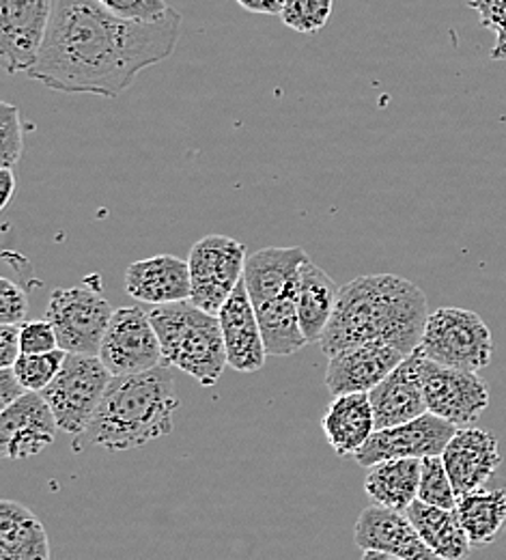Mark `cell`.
<instances>
[{
	"instance_id": "83f0119b",
	"label": "cell",
	"mask_w": 506,
	"mask_h": 560,
	"mask_svg": "<svg viewBox=\"0 0 506 560\" xmlns=\"http://www.w3.org/2000/svg\"><path fill=\"white\" fill-rule=\"evenodd\" d=\"M66 358L68 351L61 348L46 353H22L13 364V371L26 390L42 393L59 375V371L66 364Z\"/></svg>"
},
{
	"instance_id": "e575fe53",
	"label": "cell",
	"mask_w": 506,
	"mask_h": 560,
	"mask_svg": "<svg viewBox=\"0 0 506 560\" xmlns=\"http://www.w3.org/2000/svg\"><path fill=\"white\" fill-rule=\"evenodd\" d=\"M28 311V298L26 291L11 282L9 279H0V324H24Z\"/></svg>"
},
{
	"instance_id": "4fadbf2b",
	"label": "cell",
	"mask_w": 506,
	"mask_h": 560,
	"mask_svg": "<svg viewBox=\"0 0 506 560\" xmlns=\"http://www.w3.org/2000/svg\"><path fill=\"white\" fill-rule=\"evenodd\" d=\"M59 422L42 393H26L0 412V451L4 459H26L46 451Z\"/></svg>"
},
{
	"instance_id": "52a82bcc",
	"label": "cell",
	"mask_w": 506,
	"mask_h": 560,
	"mask_svg": "<svg viewBox=\"0 0 506 560\" xmlns=\"http://www.w3.org/2000/svg\"><path fill=\"white\" fill-rule=\"evenodd\" d=\"M115 308L89 287H61L48 300L46 319L59 337V348L68 353L99 355V348Z\"/></svg>"
},
{
	"instance_id": "8d00e7d4",
	"label": "cell",
	"mask_w": 506,
	"mask_h": 560,
	"mask_svg": "<svg viewBox=\"0 0 506 560\" xmlns=\"http://www.w3.org/2000/svg\"><path fill=\"white\" fill-rule=\"evenodd\" d=\"M28 390L22 386V382L17 380L13 366L9 369H0V410L9 408L11 404H15L22 395H26Z\"/></svg>"
},
{
	"instance_id": "9a60e30c",
	"label": "cell",
	"mask_w": 506,
	"mask_h": 560,
	"mask_svg": "<svg viewBox=\"0 0 506 560\" xmlns=\"http://www.w3.org/2000/svg\"><path fill=\"white\" fill-rule=\"evenodd\" d=\"M217 319L228 366L237 373H257L259 369H263L268 350L261 335L257 308L250 300L244 279L222 304Z\"/></svg>"
},
{
	"instance_id": "30bf717a",
	"label": "cell",
	"mask_w": 506,
	"mask_h": 560,
	"mask_svg": "<svg viewBox=\"0 0 506 560\" xmlns=\"http://www.w3.org/2000/svg\"><path fill=\"white\" fill-rule=\"evenodd\" d=\"M423 393L427 410L457 427H470L490 408V388L474 371L425 360L423 364Z\"/></svg>"
},
{
	"instance_id": "ba28073f",
	"label": "cell",
	"mask_w": 506,
	"mask_h": 560,
	"mask_svg": "<svg viewBox=\"0 0 506 560\" xmlns=\"http://www.w3.org/2000/svg\"><path fill=\"white\" fill-rule=\"evenodd\" d=\"M246 246L226 235L201 237L188 255L190 302L217 315L222 304L244 279Z\"/></svg>"
},
{
	"instance_id": "3957f363",
	"label": "cell",
	"mask_w": 506,
	"mask_h": 560,
	"mask_svg": "<svg viewBox=\"0 0 506 560\" xmlns=\"http://www.w3.org/2000/svg\"><path fill=\"white\" fill-rule=\"evenodd\" d=\"M179 397L170 366L115 375L86 429L89 442L108 451H132L168 435Z\"/></svg>"
},
{
	"instance_id": "60d3db41",
	"label": "cell",
	"mask_w": 506,
	"mask_h": 560,
	"mask_svg": "<svg viewBox=\"0 0 506 560\" xmlns=\"http://www.w3.org/2000/svg\"><path fill=\"white\" fill-rule=\"evenodd\" d=\"M279 2H281V4H283V2H285V0H279Z\"/></svg>"
},
{
	"instance_id": "7402d4cb",
	"label": "cell",
	"mask_w": 506,
	"mask_h": 560,
	"mask_svg": "<svg viewBox=\"0 0 506 560\" xmlns=\"http://www.w3.org/2000/svg\"><path fill=\"white\" fill-rule=\"evenodd\" d=\"M341 287L310 259L304 261L297 284V315L302 332L310 343H319L337 311Z\"/></svg>"
},
{
	"instance_id": "ac0fdd59",
	"label": "cell",
	"mask_w": 506,
	"mask_h": 560,
	"mask_svg": "<svg viewBox=\"0 0 506 560\" xmlns=\"http://www.w3.org/2000/svg\"><path fill=\"white\" fill-rule=\"evenodd\" d=\"M354 541L361 550L390 552L405 560H446L425 544L405 511L379 504H370L362 511L354 528Z\"/></svg>"
},
{
	"instance_id": "1f68e13d",
	"label": "cell",
	"mask_w": 506,
	"mask_h": 560,
	"mask_svg": "<svg viewBox=\"0 0 506 560\" xmlns=\"http://www.w3.org/2000/svg\"><path fill=\"white\" fill-rule=\"evenodd\" d=\"M466 4L474 9L481 24L496 35L492 59L506 61V0H466Z\"/></svg>"
},
{
	"instance_id": "d590c367",
	"label": "cell",
	"mask_w": 506,
	"mask_h": 560,
	"mask_svg": "<svg viewBox=\"0 0 506 560\" xmlns=\"http://www.w3.org/2000/svg\"><path fill=\"white\" fill-rule=\"evenodd\" d=\"M22 355L20 348V326L0 324V369H9Z\"/></svg>"
},
{
	"instance_id": "ffe728a7",
	"label": "cell",
	"mask_w": 506,
	"mask_h": 560,
	"mask_svg": "<svg viewBox=\"0 0 506 560\" xmlns=\"http://www.w3.org/2000/svg\"><path fill=\"white\" fill-rule=\"evenodd\" d=\"M126 291L130 298L153 306L186 302L192 293L188 261L173 255L134 261L126 270Z\"/></svg>"
},
{
	"instance_id": "74e56055",
	"label": "cell",
	"mask_w": 506,
	"mask_h": 560,
	"mask_svg": "<svg viewBox=\"0 0 506 560\" xmlns=\"http://www.w3.org/2000/svg\"><path fill=\"white\" fill-rule=\"evenodd\" d=\"M239 7H244L250 13H263V15H281L283 4L279 0H235Z\"/></svg>"
},
{
	"instance_id": "8fae6325",
	"label": "cell",
	"mask_w": 506,
	"mask_h": 560,
	"mask_svg": "<svg viewBox=\"0 0 506 560\" xmlns=\"http://www.w3.org/2000/svg\"><path fill=\"white\" fill-rule=\"evenodd\" d=\"M457 429V424L427 412L410 422L375 431L354 459L358 466L370 468L386 459L435 457L444 453Z\"/></svg>"
},
{
	"instance_id": "f35d334b",
	"label": "cell",
	"mask_w": 506,
	"mask_h": 560,
	"mask_svg": "<svg viewBox=\"0 0 506 560\" xmlns=\"http://www.w3.org/2000/svg\"><path fill=\"white\" fill-rule=\"evenodd\" d=\"M0 190H2V199H0V210H4L15 192V175L11 168H2L0 171Z\"/></svg>"
},
{
	"instance_id": "4316f807",
	"label": "cell",
	"mask_w": 506,
	"mask_h": 560,
	"mask_svg": "<svg viewBox=\"0 0 506 560\" xmlns=\"http://www.w3.org/2000/svg\"><path fill=\"white\" fill-rule=\"evenodd\" d=\"M257 308L268 355H293L308 346L297 315V291Z\"/></svg>"
},
{
	"instance_id": "e0dca14e",
	"label": "cell",
	"mask_w": 506,
	"mask_h": 560,
	"mask_svg": "<svg viewBox=\"0 0 506 560\" xmlns=\"http://www.w3.org/2000/svg\"><path fill=\"white\" fill-rule=\"evenodd\" d=\"M442 459L457 495L485 488L503 464L498 438L476 427H459Z\"/></svg>"
},
{
	"instance_id": "836d02e7",
	"label": "cell",
	"mask_w": 506,
	"mask_h": 560,
	"mask_svg": "<svg viewBox=\"0 0 506 560\" xmlns=\"http://www.w3.org/2000/svg\"><path fill=\"white\" fill-rule=\"evenodd\" d=\"M20 348L22 353H46L59 350L57 330L48 319L20 324Z\"/></svg>"
},
{
	"instance_id": "5bb4252c",
	"label": "cell",
	"mask_w": 506,
	"mask_h": 560,
	"mask_svg": "<svg viewBox=\"0 0 506 560\" xmlns=\"http://www.w3.org/2000/svg\"><path fill=\"white\" fill-rule=\"evenodd\" d=\"M425 360V351L416 348L403 358V362L384 382H379L368 393L377 431L410 422L429 412L423 393Z\"/></svg>"
},
{
	"instance_id": "7c38bea8",
	"label": "cell",
	"mask_w": 506,
	"mask_h": 560,
	"mask_svg": "<svg viewBox=\"0 0 506 560\" xmlns=\"http://www.w3.org/2000/svg\"><path fill=\"white\" fill-rule=\"evenodd\" d=\"M55 0H0V59L7 73L28 71L39 59Z\"/></svg>"
},
{
	"instance_id": "d4e9b609",
	"label": "cell",
	"mask_w": 506,
	"mask_h": 560,
	"mask_svg": "<svg viewBox=\"0 0 506 560\" xmlns=\"http://www.w3.org/2000/svg\"><path fill=\"white\" fill-rule=\"evenodd\" d=\"M423 459H386L368 468L364 491L373 504L405 511L416 498L421 486Z\"/></svg>"
},
{
	"instance_id": "cb8c5ba5",
	"label": "cell",
	"mask_w": 506,
	"mask_h": 560,
	"mask_svg": "<svg viewBox=\"0 0 506 560\" xmlns=\"http://www.w3.org/2000/svg\"><path fill=\"white\" fill-rule=\"evenodd\" d=\"M405 515L437 557L461 560L470 555L472 541L455 509H439L416 498L405 509Z\"/></svg>"
},
{
	"instance_id": "5b68a950",
	"label": "cell",
	"mask_w": 506,
	"mask_h": 560,
	"mask_svg": "<svg viewBox=\"0 0 506 560\" xmlns=\"http://www.w3.org/2000/svg\"><path fill=\"white\" fill-rule=\"evenodd\" d=\"M113 377L99 355L68 353L59 375L42 390L59 429L70 435H84Z\"/></svg>"
},
{
	"instance_id": "4dcf8cb0",
	"label": "cell",
	"mask_w": 506,
	"mask_h": 560,
	"mask_svg": "<svg viewBox=\"0 0 506 560\" xmlns=\"http://www.w3.org/2000/svg\"><path fill=\"white\" fill-rule=\"evenodd\" d=\"M24 151L20 108L2 102L0 104V164L2 168H13Z\"/></svg>"
},
{
	"instance_id": "d6986e66",
	"label": "cell",
	"mask_w": 506,
	"mask_h": 560,
	"mask_svg": "<svg viewBox=\"0 0 506 560\" xmlns=\"http://www.w3.org/2000/svg\"><path fill=\"white\" fill-rule=\"evenodd\" d=\"M308 255L299 246H270L246 259L244 282L255 306L297 291Z\"/></svg>"
},
{
	"instance_id": "f1b7e54d",
	"label": "cell",
	"mask_w": 506,
	"mask_h": 560,
	"mask_svg": "<svg viewBox=\"0 0 506 560\" xmlns=\"http://www.w3.org/2000/svg\"><path fill=\"white\" fill-rule=\"evenodd\" d=\"M332 9L334 0H285L281 20L295 33L315 35L330 22Z\"/></svg>"
},
{
	"instance_id": "6da1fadb",
	"label": "cell",
	"mask_w": 506,
	"mask_h": 560,
	"mask_svg": "<svg viewBox=\"0 0 506 560\" xmlns=\"http://www.w3.org/2000/svg\"><path fill=\"white\" fill-rule=\"evenodd\" d=\"M181 22L175 9L141 22L115 15L99 0H55L39 59L26 73L52 91L119 97L141 71L175 52Z\"/></svg>"
},
{
	"instance_id": "44dd1931",
	"label": "cell",
	"mask_w": 506,
	"mask_h": 560,
	"mask_svg": "<svg viewBox=\"0 0 506 560\" xmlns=\"http://www.w3.org/2000/svg\"><path fill=\"white\" fill-rule=\"evenodd\" d=\"M321 429L339 457L356 455L377 431L368 393L334 397L323 412Z\"/></svg>"
},
{
	"instance_id": "8992f818",
	"label": "cell",
	"mask_w": 506,
	"mask_h": 560,
	"mask_svg": "<svg viewBox=\"0 0 506 560\" xmlns=\"http://www.w3.org/2000/svg\"><path fill=\"white\" fill-rule=\"evenodd\" d=\"M421 350L437 364L479 373L492 362L494 339L474 311L444 306L429 313Z\"/></svg>"
},
{
	"instance_id": "9c48e42d",
	"label": "cell",
	"mask_w": 506,
	"mask_h": 560,
	"mask_svg": "<svg viewBox=\"0 0 506 560\" xmlns=\"http://www.w3.org/2000/svg\"><path fill=\"white\" fill-rule=\"evenodd\" d=\"M99 360L113 375L143 373L164 364L149 311L141 306L115 308L99 348Z\"/></svg>"
},
{
	"instance_id": "7a4b0ae2",
	"label": "cell",
	"mask_w": 506,
	"mask_h": 560,
	"mask_svg": "<svg viewBox=\"0 0 506 560\" xmlns=\"http://www.w3.org/2000/svg\"><path fill=\"white\" fill-rule=\"evenodd\" d=\"M427 319V295L412 280L397 275L358 277L341 287L319 346L326 355L361 343H388L412 353L421 348Z\"/></svg>"
},
{
	"instance_id": "d6a6232c",
	"label": "cell",
	"mask_w": 506,
	"mask_h": 560,
	"mask_svg": "<svg viewBox=\"0 0 506 560\" xmlns=\"http://www.w3.org/2000/svg\"><path fill=\"white\" fill-rule=\"evenodd\" d=\"M108 11L126 20L155 22L164 18L170 7L164 0H99Z\"/></svg>"
},
{
	"instance_id": "2e32d148",
	"label": "cell",
	"mask_w": 506,
	"mask_h": 560,
	"mask_svg": "<svg viewBox=\"0 0 506 560\" xmlns=\"http://www.w3.org/2000/svg\"><path fill=\"white\" fill-rule=\"evenodd\" d=\"M408 353L388 343H361L330 355L326 369V388L332 397L370 393L384 382Z\"/></svg>"
},
{
	"instance_id": "277c9868",
	"label": "cell",
	"mask_w": 506,
	"mask_h": 560,
	"mask_svg": "<svg viewBox=\"0 0 506 560\" xmlns=\"http://www.w3.org/2000/svg\"><path fill=\"white\" fill-rule=\"evenodd\" d=\"M149 317L160 337L164 364L188 373L201 386H216L228 366L217 315L186 300L153 306Z\"/></svg>"
},
{
	"instance_id": "603a6c76",
	"label": "cell",
	"mask_w": 506,
	"mask_h": 560,
	"mask_svg": "<svg viewBox=\"0 0 506 560\" xmlns=\"http://www.w3.org/2000/svg\"><path fill=\"white\" fill-rule=\"evenodd\" d=\"M0 560H50L44 524L13 500L0 502Z\"/></svg>"
},
{
	"instance_id": "ab89813d",
	"label": "cell",
	"mask_w": 506,
	"mask_h": 560,
	"mask_svg": "<svg viewBox=\"0 0 506 560\" xmlns=\"http://www.w3.org/2000/svg\"><path fill=\"white\" fill-rule=\"evenodd\" d=\"M361 560H405L401 557H395L390 552H379V550H362Z\"/></svg>"
},
{
	"instance_id": "484cf974",
	"label": "cell",
	"mask_w": 506,
	"mask_h": 560,
	"mask_svg": "<svg viewBox=\"0 0 506 560\" xmlns=\"http://www.w3.org/2000/svg\"><path fill=\"white\" fill-rule=\"evenodd\" d=\"M472 546H490L506 528V486L459 495L455 506Z\"/></svg>"
},
{
	"instance_id": "f546056e",
	"label": "cell",
	"mask_w": 506,
	"mask_h": 560,
	"mask_svg": "<svg viewBox=\"0 0 506 560\" xmlns=\"http://www.w3.org/2000/svg\"><path fill=\"white\" fill-rule=\"evenodd\" d=\"M419 500L439 506V509H455L457 506V491L448 477L442 455L425 457L421 466V486H419Z\"/></svg>"
}]
</instances>
